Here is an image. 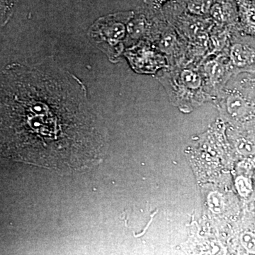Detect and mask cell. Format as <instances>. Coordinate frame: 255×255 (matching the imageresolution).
<instances>
[{
  "instance_id": "1",
  "label": "cell",
  "mask_w": 255,
  "mask_h": 255,
  "mask_svg": "<svg viewBox=\"0 0 255 255\" xmlns=\"http://www.w3.org/2000/svg\"><path fill=\"white\" fill-rule=\"evenodd\" d=\"M105 133L76 76L47 58L1 73V150L4 157L58 171L99 163Z\"/></svg>"
},
{
  "instance_id": "2",
  "label": "cell",
  "mask_w": 255,
  "mask_h": 255,
  "mask_svg": "<svg viewBox=\"0 0 255 255\" xmlns=\"http://www.w3.org/2000/svg\"><path fill=\"white\" fill-rule=\"evenodd\" d=\"M165 70L157 79L181 109H191L209 97L202 70L191 68H167Z\"/></svg>"
},
{
  "instance_id": "3",
  "label": "cell",
  "mask_w": 255,
  "mask_h": 255,
  "mask_svg": "<svg viewBox=\"0 0 255 255\" xmlns=\"http://www.w3.org/2000/svg\"><path fill=\"white\" fill-rule=\"evenodd\" d=\"M134 11H125L100 18L97 20L93 29L90 31L92 40L99 46H103L105 52H110L112 59L119 56L124 50L123 42L128 31V23L133 17Z\"/></svg>"
},
{
  "instance_id": "4",
  "label": "cell",
  "mask_w": 255,
  "mask_h": 255,
  "mask_svg": "<svg viewBox=\"0 0 255 255\" xmlns=\"http://www.w3.org/2000/svg\"><path fill=\"white\" fill-rule=\"evenodd\" d=\"M132 70L138 74L155 75L159 70L169 68L168 60L153 43L140 41L124 53Z\"/></svg>"
},
{
  "instance_id": "5",
  "label": "cell",
  "mask_w": 255,
  "mask_h": 255,
  "mask_svg": "<svg viewBox=\"0 0 255 255\" xmlns=\"http://www.w3.org/2000/svg\"><path fill=\"white\" fill-rule=\"evenodd\" d=\"M228 59L234 75L255 73V43L248 37L231 38Z\"/></svg>"
},
{
  "instance_id": "6",
  "label": "cell",
  "mask_w": 255,
  "mask_h": 255,
  "mask_svg": "<svg viewBox=\"0 0 255 255\" xmlns=\"http://www.w3.org/2000/svg\"><path fill=\"white\" fill-rule=\"evenodd\" d=\"M207 86L211 90H220L226 85L233 73L228 58L218 57L206 62L203 70Z\"/></svg>"
},
{
  "instance_id": "7",
  "label": "cell",
  "mask_w": 255,
  "mask_h": 255,
  "mask_svg": "<svg viewBox=\"0 0 255 255\" xmlns=\"http://www.w3.org/2000/svg\"><path fill=\"white\" fill-rule=\"evenodd\" d=\"M238 6V21L242 29L255 36V3L253 0H236Z\"/></svg>"
},
{
  "instance_id": "8",
  "label": "cell",
  "mask_w": 255,
  "mask_h": 255,
  "mask_svg": "<svg viewBox=\"0 0 255 255\" xmlns=\"http://www.w3.org/2000/svg\"><path fill=\"white\" fill-rule=\"evenodd\" d=\"M187 12L195 16L209 14L215 0H181Z\"/></svg>"
},
{
  "instance_id": "9",
  "label": "cell",
  "mask_w": 255,
  "mask_h": 255,
  "mask_svg": "<svg viewBox=\"0 0 255 255\" xmlns=\"http://www.w3.org/2000/svg\"><path fill=\"white\" fill-rule=\"evenodd\" d=\"M172 0H149L147 1V6H150L152 9L159 10L162 9V7L169 1Z\"/></svg>"
},
{
  "instance_id": "10",
  "label": "cell",
  "mask_w": 255,
  "mask_h": 255,
  "mask_svg": "<svg viewBox=\"0 0 255 255\" xmlns=\"http://www.w3.org/2000/svg\"><path fill=\"white\" fill-rule=\"evenodd\" d=\"M243 242L248 250L255 251V237L253 235L250 234V233L245 235Z\"/></svg>"
},
{
  "instance_id": "11",
  "label": "cell",
  "mask_w": 255,
  "mask_h": 255,
  "mask_svg": "<svg viewBox=\"0 0 255 255\" xmlns=\"http://www.w3.org/2000/svg\"><path fill=\"white\" fill-rule=\"evenodd\" d=\"M253 1H254V2L255 3V0H253Z\"/></svg>"
}]
</instances>
